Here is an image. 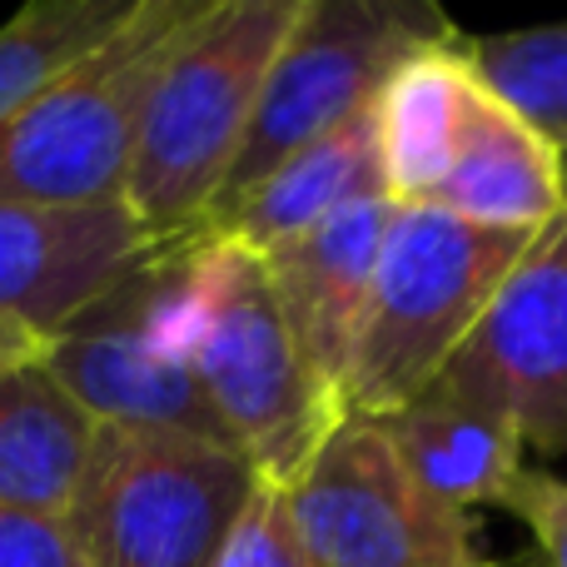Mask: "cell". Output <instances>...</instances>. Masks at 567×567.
<instances>
[{"instance_id": "1", "label": "cell", "mask_w": 567, "mask_h": 567, "mask_svg": "<svg viewBox=\"0 0 567 567\" xmlns=\"http://www.w3.org/2000/svg\"><path fill=\"white\" fill-rule=\"evenodd\" d=\"M179 329L185 359L229 443L269 488H289L343 423V409L303 359L265 259L219 235L189 239Z\"/></svg>"}, {"instance_id": "2", "label": "cell", "mask_w": 567, "mask_h": 567, "mask_svg": "<svg viewBox=\"0 0 567 567\" xmlns=\"http://www.w3.org/2000/svg\"><path fill=\"white\" fill-rule=\"evenodd\" d=\"M299 10L303 0H209L175 45L140 120L125 179V209L150 245L199 235Z\"/></svg>"}, {"instance_id": "3", "label": "cell", "mask_w": 567, "mask_h": 567, "mask_svg": "<svg viewBox=\"0 0 567 567\" xmlns=\"http://www.w3.org/2000/svg\"><path fill=\"white\" fill-rule=\"evenodd\" d=\"M209 0H135L90 55L0 125V205H125L140 120L185 30Z\"/></svg>"}, {"instance_id": "4", "label": "cell", "mask_w": 567, "mask_h": 567, "mask_svg": "<svg viewBox=\"0 0 567 567\" xmlns=\"http://www.w3.org/2000/svg\"><path fill=\"white\" fill-rule=\"evenodd\" d=\"M528 245L533 235L518 229L399 205L339 389L343 419H383L423 399Z\"/></svg>"}, {"instance_id": "5", "label": "cell", "mask_w": 567, "mask_h": 567, "mask_svg": "<svg viewBox=\"0 0 567 567\" xmlns=\"http://www.w3.org/2000/svg\"><path fill=\"white\" fill-rule=\"evenodd\" d=\"M259 488L229 443L100 429L65 528L85 567H219Z\"/></svg>"}, {"instance_id": "6", "label": "cell", "mask_w": 567, "mask_h": 567, "mask_svg": "<svg viewBox=\"0 0 567 567\" xmlns=\"http://www.w3.org/2000/svg\"><path fill=\"white\" fill-rule=\"evenodd\" d=\"M449 40H458V25L429 0H303L289 40L265 75L245 150L219 199L209 205L205 225L235 209L293 150L363 115L403 60Z\"/></svg>"}, {"instance_id": "7", "label": "cell", "mask_w": 567, "mask_h": 567, "mask_svg": "<svg viewBox=\"0 0 567 567\" xmlns=\"http://www.w3.org/2000/svg\"><path fill=\"white\" fill-rule=\"evenodd\" d=\"M185 245H159L105 299L50 333L40 343V359L100 429H165L229 443L185 359V329H179Z\"/></svg>"}, {"instance_id": "8", "label": "cell", "mask_w": 567, "mask_h": 567, "mask_svg": "<svg viewBox=\"0 0 567 567\" xmlns=\"http://www.w3.org/2000/svg\"><path fill=\"white\" fill-rule=\"evenodd\" d=\"M279 493L309 567H498L478 518L423 493L363 419H343Z\"/></svg>"}, {"instance_id": "9", "label": "cell", "mask_w": 567, "mask_h": 567, "mask_svg": "<svg viewBox=\"0 0 567 567\" xmlns=\"http://www.w3.org/2000/svg\"><path fill=\"white\" fill-rule=\"evenodd\" d=\"M433 393L503 419L523 449L567 458V209L533 235Z\"/></svg>"}, {"instance_id": "10", "label": "cell", "mask_w": 567, "mask_h": 567, "mask_svg": "<svg viewBox=\"0 0 567 567\" xmlns=\"http://www.w3.org/2000/svg\"><path fill=\"white\" fill-rule=\"evenodd\" d=\"M155 249L125 205H0V323H16L45 343L135 275Z\"/></svg>"}, {"instance_id": "11", "label": "cell", "mask_w": 567, "mask_h": 567, "mask_svg": "<svg viewBox=\"0 0 567 567\" xmlns=\"http://www.w3.org/2000/svg\"><path fill=\"white\" fill-rule=\"evenodd\" d=\"M393 215H399V205L389 195H359L333 209L329 219H319L309 235L259 255L303 359L333 399H339L343 373H349V353L359 339V319Z\"/></svg>"}, {"instance_id": "12", "label": "cell", "mask_w": 567, "mask_h": 567, "mask_svg": "<svg viewBox=\"0 0 567 567\" xmlns=\"http://www.w3.org/2000/svg\"><path fill=\"white\" fill-rule=\"evenodd\" d=\"M423 209L478 229L538 235L567 209V159L478 75L443 185Z\"/></svg>"}, {"instance_id": "13", "label": "cell", "mask_w": 567, "mask_h": 567, "mask_svg": "<svg viewBox=\"0 0 567 567\" xmlns=\"http://www.w3.org/2000/svg\"><path fill=\"white\" fill-rule=\"evenodd\" d=\"M100 423L40 353L0 363V508L65 518Z\"/></svg>"}, {"instance_id": "14", "label": "cell", "mask_w": 567, "mask_h": 567, "mask_svg": "<svg viewBox=\"0 0 567 567\" xmlns=\"http://www.w3.org/2000/svg\"><path fill=\"white\" fill-rule=\"evenodd\" d=\"M359 195H389L379 165V135H373V105L319 135L313 145L293 150L275 175H265L235 209L209 219L199 235H219L255 255H269V249L309 235L319 219H329L333 209Z\"/></svg>"}, {"instance_id": "15", "label": "cell", "mask_w": 567, "mask_h": 567, "mask_svg": "<svg viewBox=\"0 0 567 567\" xmlns=\"http://www.w3.org/2000/svg\"><path fill=\"white\" fill-rule=\"evenodd\" d=\"M478 85L463 35L449 45L419 50L389 75L373 100V135H379L383 189L393 205L423 209L453 165L463 135L468 95Z\"/></svg>"}, {"instance_id": "16", "label": "cell", "mask_w": 567, "mask_h": 567, "mask_svg": "<svg viewBox=\"0 0 567 567\" xmlns=\"http://www.w3.org/2000/svg\"><path fill=\"white\" fill-rule=\"evenodd\" d=\"M383 433L393 458L403 463L423 493H433L449 508H503L508 488L518 483L523 439L493 413H478L468 403L449 399V393H423V399L403 403V409L383 413V419H363Z\"/></svg>"}, {"instance_id": "17", "label": "cell", "mask_w": 567, "mask_h": 567, "mask_svg": "<svg viewBox=\"0 0 567 567\" xmlns=\"http://www.w3.org/2000/svg\"><path fill=\"white\" fill-rule=\"evenodd\" d=\"M135 0H35L0 25V125L100 45Z\"/></svg>"}, {"instance_id": "18", "label": "cell", "mask_w": 567, "mask_h": 567, "mask_svg": "<svg viewBox=\"0 0 567 567\" xmlns=\"http://www.w3.org/2000/svg\"><path fill=\"white\" fill-rule=\"evenodd\" d=\"M463 50L493 95L508 100L567 159V20L498 30V35H463Z\"/></svg>"}, {"instance_id": "19", "label": "cell", "mask_w": 567, "mask_h": 567, "mask_svg": "<svg viewBox=\"0 0 567 567\" xmlns=\"http://www.w3.org/2000/svg\"><path fill=\"white\" fill-rule=\"evenodd\" d=\"M219 567H309L299 538H293V523H289V508H284L279 488L265 483V488L255 493V503H249L245 523H239L235 538H229Z\"/></svg>"}, {"instance_id": "20", "label": "cell", "mask_w": 567, "mask_h": 567, "mask_svg": "<svg viewBox=\"0 0 567 567\" xmlns=\"http://www.w3.org/2000/svg\"><path fill=\"white\" fill-rule=\"evenodd\" d=\"M503 513L533 533L543 553V567H567V478L543 468H523L518 483L503 498Z\"/></svg>"}, {"instance_id": "21", "label": "cell", "mask_w": 567, "mask_h": 567, "mask_svg": "<svg viewBox=\"0 0 567 567\" xmlns=\"http://www.w3.org/2000/svg\"><path fill=\"white\" fill-rule=\"evenodd\" d=\"M0 567H85L65 518L0 508Z\"/></svg>"}, {"instance_id": "22", "label": "cell", "mask_w": 567, "mask_h": 567, "mask_svg": "<svg viewBox=\"0 0 567 567\" xmlns=\"http://www.w3.org/2000/svg\"><path fill=\"white\" fill-rule=\"evenodd\" d=\"M30 353H40V339H35V333L16 329V323H0V363L30 359Z\"/></svg>"}]
</instances>
